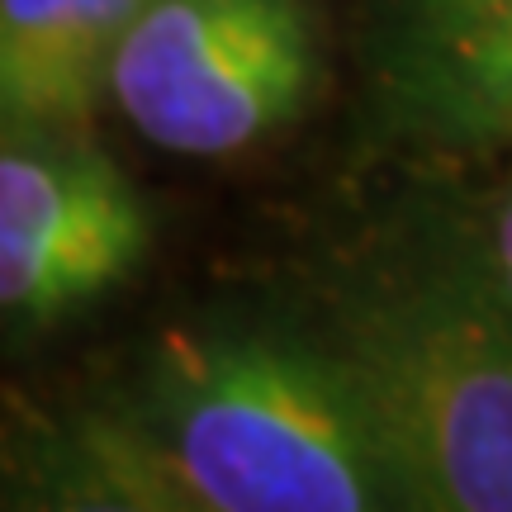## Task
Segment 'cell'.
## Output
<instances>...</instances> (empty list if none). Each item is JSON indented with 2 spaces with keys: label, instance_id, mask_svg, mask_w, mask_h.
I'll use <instances>...</instances> for the list:
<instances>
[{
  "label": "cell",
  "instance_id": "1",
  "mask_svg": "<svg viewBox=\"0 0 512 512\" xmlns=\"http://www.w3.org/2000/svg\"><path fill=\"white\" fill-rule=\"evenodd\" d=\"M110 403L200 512H413L380 413L332 337L171 328Z\"/></svg>",
  "mask_w": 512,
  "mask_h": 512
},
{
  "label": "cell",
  "instance_id": "2",
  "mask_svg": "<svg viewBox=\"0 0 512 512\" xmlns=\"http://www.w3.org/2000/svg\"><path fill=\"white\" fill-rule=\"evenodd\" d=\"M332 342L380 413L408 508L512 512V313L489 285H366L337 309Z\"/></svg>",
  "mask_w": 512,
  "mask_h": 512
},
{
  "label": "cell",
  "instance_id": "3",
  "mask_svg": "<svg viewBox=\"0 0 512 512\" xmlns=\"http://www.w3.org/2000/svg\"><path fill=\"white\" fill-rule=\"evenodd\" d=\"M318 91L309 0H152L110 67V100L162 152L233 157Z\"/></svg>",
  "mask_w": 512,
  "mask_h": 512
},
{
  "label": "cell",
  "instance_id": "4",
  "mask_svg": "<svg viewBox=\"0 0 512 512\" xmlns=\"http://www.w3.org/2000/svg\"><path fill=\"white\" fill-rule=\"evenodd\" d=\"M152 214L81 133H5L0 304L15 328H53L147 261Z\"/></svg>",
  "mask_w": 512,
  "mask_h": 512
},
{
  "label": "cell",
  "instance_id": "5",
  "mask_svg": "<svg viewBox=\"0 0 512 512\" xmlns=\"http://www.w3.org/2000/svg\"><path fill=\"white\" fill-rule=\"evenodd\" d=\"M370 62L403 138L446 152L512 143V0H380Z\"/></svg>",
  "mask_w": 512,
  "mask_h": 512
},
{
  "label": "cell",
  "instance_id": "6",
  "mask_svg": "<svg viewBox=\"0 0 512 512\" xmlns=\"http://www.w3.org/2000/svg\"><path fill=\"white\" fill-rule=\"evenodd\" d=\"M152 0H0L5 133H81Z\"/></svg>",
  "mask_w": 512,
  "mask_h": 512
},
{
  "label": "cell",
  "instance_id": "7",
  "mask_svg": "<svg viewBox=\"0 0 512 512\" xmlns=\"http://www.w3.org/2000/svg\"><path fill=\"white\" fill-rule=\"evenodd\" d=\"M10 512H200L147 456L110 399L24 427L10 460Z\"/></svg>",
  "mask_w": 512,
  "mask_h": 512
},
{
  "label": "cell",
  "instance_id": "8",
  "mask_svg": "<svg viewBox=\"0 0 512 512\" xmlns=\"http://www.w3.org/2000/svg\"><path fill=\"white\" fill-rule=\"evenodd\" d=\"M484 285L512 313V190L503 195L494 228H489V275H484Z\"/></svg>",
  "mask_w": 512,
  "mask_h": 512
}]
</instances>
